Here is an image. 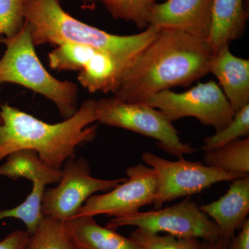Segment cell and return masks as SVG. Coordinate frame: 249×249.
I'll return each mask as SVG.
<instances>
[{"label": "cell", "instance_id": "17", "mask_svg": "<svg viewBox=\"0 0 249 249\" xmlns=\"http://www.w3.org/2000/svg\"><path fill=\"white\" fill-rule=\"evenodd\" d=\"M121 73L120 67L114 59L97 51L80 71L78 80L89 92L114 93Z\"/></svg>", "mask_w": 249, "mask_h": 249}, {"label": "cell", "instance_id": "15", "mask_svg": "<svg viewBox=\"0 0 249 249\" xmlns=\"http://www.w3.org/2000/svg\"><path fill=\"white\" fill-rule=\"evenodd\" d=\"M248 17L244 0H213L212 26L206 40L213 53L240 38Z\"/></svg>", "mask_w": 249, "mask_h": 249}, {"label": "cell", "instance_id": "8", "mask_svg": "<svg viewBox=\"0 0 249 249\" xmlns=\"http://www.w3.org/2000/svg\"><path fill=\"white\" fill-rule=\"evenodd\" d=\"M127 226L153 234L163 232L177 237L200 238L206 242L221 240L213 221L190 196L165 209L112 217L107 224V228L114 230Z\"/></svg>", "mask_w": 249, "mask_h": 249}, {"label": "cell", "instance_id": "27", "mask_svg": "<svg viewBox=\"0 0 249 249\" xmlns=\"http://www.w3.org/2000/svg\"><path fill=\"white\" fill-rule=\"evenodd\" d=\"M240 232L229 242L226 249H249V219L240 228Z\"/></svg>", "mask_w": 249, "mask_h": 249}, {"label": "cell", "instance_id": "1", "mask_svg": "<svg viewBox=\"0 0 249 249\" xmlns=\"http://www.w3.org/2000/svg\"><path fill=\"white\" fill-rule=\"evenodd\" d=\"M212 55L206 40L177 29H160L121 72L114 96L142 103L163 90L187 88L209 73Z\"/></svg>", "mask_w": 249, "mask_h": 249}, {"label": "cell", "instance_id": "29", "mask_svg": "<svg viewBox=\"0 0 249 249\" xmlns=\"http://www.w3.org/2000/svg\"><path fill=\"white\" fill-rule=\"evenodd\" d=\"M84 1H95V0H84Z\"/></svg>", "mask_w": 249, "mask_h": 249}, {"label": "cell", "instance_id": "20", "mask_svg": "<svg viewBox=\"0 0 249 249\" xmlns=\"http://www.w3.org/2000/svg\"><path fill=\"white\" fill-rule=\"evenodd\" d=\"M97 51L89 45L62 42L49 53V65L53 70L59 71H80Z\"/></svg>", "mask_w": 249, "mask_h": 249}, {"label": "cell", "instance_id": "4", "mask_svg": "<svg viewBox=\"0 0 249 249\" xmlns=\"http://www.w3.org/2000/svg\"><path fill=\"white\" fill-rule=\"evenodd\" d=\"M6 51L0 59V86L14 83L40 93L52 101L65 119L78 110V87L50 74L41 63L31 37V29L24 25L13 37L0 39Z\"/></svg>", "mask_w": 249, "mask_h": 249}, {"label": "cell", "instance_id": "6", "mask_svg": "<svg viewBox=\"0 0 249 249\" xmlns=\"http://www.w3.org/2000/svg\"><path fill=\"white\" fill-rule=\"evenodd\" d=\"M142 159L155 173L157 187L153 202L155 209H160L165 203L177 198L199 194L216 183L247 176L226 173L208 166L203 162L191 161L183 157L173 161L145 152Z\"/></svg>", "mask_w": 249, "mask_h": 249}, {"label": "cell", "instance_id": "23", "mask_svg": "<svg viewBox=\"0 0 249 249\" xmlns=\"http://www.w3.org/2000/svg\"><path fill=\"white\" fill-rule=\"evenodd\" d=\"M249 104L235 112L230 124L224 128L217 131L213 135L203 139L201 150L204 152L213 151L230 143L236 139L249 137Z\"/></svg>", "mask_w": 249, "mask_h": 249}, {"label": "cell", "instance_id": "24", "mask_svg": "<svg viewBox=\"0 0 249 249\" xmlns=\"http://www.w3.org/2000/svg\"><path fill=\"white\" fill-rule=\"evenodd\" d=\"M129 238L142 249H201V242L193 237H177L167 234L160 235L140 229L131 232Z\"/></svg>", "mask_w": 249, "mask_h": 249}, {"label": "cell", "instance_id": "12", "mask_svg": "<svg viewBox=\"0 0 249 249\" xmlns=\"http://www.w3.org/2000/svg\"><path fill=\"white\" fill-rule=\"evenodd\" d=\"M199 209L216 224L221 240L229 243L249 215V175L232 180L224 196Z\"/></svg>", "mask_w": 249, "mask_h": 249}, {"label": "cell", "instance_id": "16", "mask_svg": "<svg viewBox=\"0 0 249 249\" xmlns=\"http://www.w3.org/2000/svg\"><path fill=\"white\" fill-rule=\"evenodd\" d=\"M61 175V170L51 168L40 160L37 152L29 149L12 152L0 165V177L14 181L27 178L32 183L40 182L47 186L58 183Z\"/></svg>", "mask_w": 249, "mask_h": 249}, {"label": "cell", "instance_id": "7", "mask_svg": "<svg viewBox=\"0 0 249 249\" xmlns=\"http://www.w3.org/2000/svg\"><path fill=\"white\" fill-rule=\"evenodd\" d=\"M142 103L159 109L171 123L194 117L204 125L214 127L215 132L230 124L235 114L220 87L213 80L181 93L163 90Z\"/></svg>", "mask_w": 249, "mask_h": 249}, {"label": "cell", "instance_id": "2", "mask_svg": "<svg viewBox=\"0 0 249 249\" xmlns=\"http://www.w3.org/2000/svg\"><path fill=\"white\" fill-rule=\"evenodd\" d=\"M96 100L84 101L71 117L49 124L9 105L0 107V161L12 152L29 149L37 152L51 168L62 170L75 157L77 147L91 142L97 134Z\"/></svg>", "mask_w": 249, "mask_h": 249}, {"label": "cell", "instance_id": "3", "mask_svg": "<svg viewBox=\"0 0 249 249\" xmlns=\"http://www.w3.org/2000/svg\"><path fill=\"white\" fill-rule=\"evenodd\" d=\"M24 18L30 27L34 45L70 42L91 46L114 59L121 72L160 31L149 26L134 35L109 34L71 16L62 9L60 0H26Z\"/></svg>", "mask_w": 249, "mask_h": 249}, {"label": "cell", "instance_id": "26", "mask_svg": "<svg viewBox=\"0 0 249 249\" xmlns=\"http://www.w3.org/2000/svg\"><path fill=\"white\" fill-rule=\"evenodd\" d=\"M30 238L27 231H15L0 241V249H27Z\"/></svg>", "mask_w": 249, "mask_h": 249}, {"label": "cell", "instance_id": "28", "mask_svg": "<svg viewBox=\"0 0 249 249\" xmlns=\"http://www.w3.org/2000/svg\"><path fill=\"white\" fill-rule=\"evenodd\" d=\"M229 242L222 240L216 242H206L203 241L201 244V249H226Z\"/></svg>", "mask_w": 249, "mask_h": 249}, {"label": "cell", "instance_id": "14", "mask_svg": "<svg viewBox=\"0 0 249 249\" xmlns=\"http://www.w3.org/2000/svg\"><path fill=\"white\" fill-rule=\"evenodd\" d=\"M63 225L76 249H142L129 237L101 227L91 216H76Z\"/></svg>", "mask_w": 249, "mask_h": 249}, {"label": "cell", "instance_id": "13", "mask_svg": "<svg viewBox=\"0 0 249 249\" xmlns=\"http://www.w3.org/2000/svg\"><path fill=\"white\" fill-rule=\"evenodd\" d=\"M209 73L217 78L234 112L249 104V60L235 56L226 46L213 53Z\"/></svg>", "mask_w": 249, "mask_h": 249}, {"label": "cell", "instance_id": "5", "mask_svg": "<svg viewBox=\"0 0 249 249\" xmlns=\"http://www.w3.org/2000/svg\"><path fill=\"white\" fill-rule=\"evenodd\" d=\"M96 121L128 129L157 141V146L178 158L196 149L181 142L178 132L159 109L142 103H127L112 96L96 101Z\"/></svg>", "mask_w": 249, "mask_h": 249}, {"label": "cell", "instance_id": "11", "mask_svg": "<svg viewBox=\"0 0 249 249\" xmlns=\"http://www.w3.org/2000/svg\"><path fill=\"white\" fill-rule=\"evenodd\" d=\"M213 5V0H164L152 7L149 24L206 41L212 26Z\"/></svg>", "mask_w": 249, "mask_h": 249}, {"label": "cell", "instance_id": "22", "mask_svg": "<svg viewBox=\"0 0 249 249\" xmlns=\"http://www.w3.org/2000/svg\"><path fill=\"white\" fill-rule=\"evenodd\" d=\"M27 249H76L67 235L63 223L44 217Z\"/></svg>", "mask_w": 249, "mask_h": 249}, {"label": "cell", "instance_id": "19", "mask_svg": "<svg viewBox=\"0 0 249 249\" xmlns=\"http://www.w3.org/2000/svg\"><path fill=\"white\" fill-rule=\"evenodd\" d=\"M32 183V191L22 204L14 209L0 211V220L6 218L19 219L24 223L27 228L26 231L31 236L35 233L45 217L42 212V204L47 186L40 182Z\"/></svg>", "mask_w": 249, "mask_h": 249}, {"label": "cell", "instance_id": "9", "mask_svg": "<svg viewBox=\"0 0 249 249\" xmlns=\"http://www.w3.org/2000/svg\"><path fill=\"white\" fill-rule=\"evenodd\" d=\"M58 186L47 190L42 199V212L46 217L65 222L76 217L90 196L108 192L127 178L100 179L91 176L89 162L84 157L67 160L61 170Z\"/></svg>", "mask_w": 249, "mask_h": 249}, {"label": "cell", "instance_id": "25", "mask_svg": "<svg viewBox=\"0 0 249 249\" xmlns=\"http://www.w3.org/2000/svg\"><path fill=\"white\" fill-rule=\"evenodd\" d=\"M26 0H0V39L11 37L24 24Z\"/></svg>", "mask_w": 249, "mask_h": 249}, {"label": "cell", "instance_id": "10", "mask_svg": "<svg viewBox=\"0 0 249 249\" xmlns=\"http://www.w3.org/2000/svg\"><path fill=\"white\" fill-rule=\"evenodd\" d=\"M127 179L105 194L90 196L77 216L107 214L121 217L139 212L155 200L156 175L150 167L139 163L125 170Z\"/></svg>", "mask_w": 249, "mask_h": 249}, {"label": "cell", "instance_id": "18", "mask_svg": "<svg viewBox=\"0 0 249 249\" xmlns=\"http://www.w3.org/2000/svg\"><path fill=\"white\" fill-rule=\"evenodd\" d=\"M203 163L226 173H249V138H240L213 151L205 152Z\"/></svg>", "mask_w": 249, "mask_h": 249}, {"label": "cell", "instance_id": "21", "mask_svg": "<svg viewBox=\"0 0 249 249\" xmlns=\"http://www.w3.org/2000/svg\"><path fill=\"white\" fill-rule=\"evenodd\" d=\"M114 19L133 22L141 30L150 26L152 7L158 0H100Z\"/></svg>", "mask_w": 249, "mask_h": 249}]
</instances>
